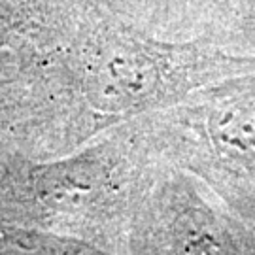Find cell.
<instances>
[{
  "mask_svg": "<svg viewBox=\"0 0 255 255\" xmlns=\"http://www.w3.org/2000/svg\"><path fill=\"white\" fill-rule=\"evenodd\" d=\"M0 255H106L95 248L34 231L0 227Z\"/></svg>",
  "mask_w": 255,
  "mask_h": 255,
  "instance_id": "obj_1",
  "label": "cell"
}]
</instances>
